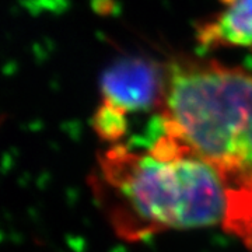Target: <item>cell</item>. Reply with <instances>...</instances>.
Segmentation results:
<instances>
[{
  "label": "cell",
  "instance_id": "1",
  "mask_svg": "<svg viewBox=\"0 0 252 252\" xmlns=\"http://www.w3.org/2000/svg\"><path fill=\"white\" fill-rule=\"evenodd\" d=\"M144 150L109 146L90 185L114 231L140 241L164 230L200 228L224 220L227 188L217 172L156 133Z\"/></svg>",
  "mask_w": 252,
  "mask_h": 252
},
{
  "label": "cell",
  "instance_id": "2",
  "mask_svg": "<svg viewBox=\"0 0 252 252\" xmlns=\"http://www.w3.org/2000/svg\"><path fill=\"white\" fill-rule=\"evenodd\" d=\"M164 69L156 132L210 165L227 189L251 188L252 72L189 56Z\"/></svg>",
  "mask_w": 252,
  "mask_h": 252
},
{
  "label": "cell",
  "instance_id": "3",
  "mask_svg": "<svg viewBox=\"0 0 252 252\" xmlns=\"http://www.w3.org/2000/svg\"><path fill=\"white\" fill-rule=\"evenodd\" d=\"M165 69L150 59L126 55L105 67L99 80L101 102L122 115L157 111L161 107Z\"/></svg>",
  "mask_w": 252,
  "mask_h": 252
},
{
  "label": "cell",
  "instance_id": "4",
  "mask_svg": "<svg viewBox=\"0 0 252 252\" xmlns=\"http://www.w3.org/2000/svg\"><path fill=\"white\" fill-rule=\"evenodd\" d=\"M216 11L195 26V41L205 51H252V0H217Z\"/></svg>",
  "mask_w": 252,
  "mask_h": 252
},
{
  "label": "cell",
  "instance_id": "5",
  "mask_svg": "<svg viewBox=\"0 0 252 252\" xmlns=\"http://www.w3.org/2000/svg\"><path fill=\"white\" fill-rule=\"evenodd\" d=\"M224 227L252 251V187L227 189Z\"/></svg>",
  "mask_w": 252,
  "mask_h": 252
},
{
  "label": "cell",
  "instance_id": "6",
  "mask_svg": "<svg viewBox=\"0 0 252 252\" xmlns=\"http://www.w3.org/2000/svg\"><path fill=\"white\" fill-rule=\"evenodd\" d=\"M129 118L112 108L105 102H99L91 118V127L101 140L107 143L118 144L125 137L129 127Z\"/></svg>",
  "mask_w": 252,
  "mask_h": 252
}]
</instances>
